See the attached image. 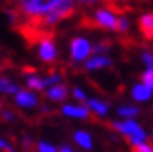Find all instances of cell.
I'll use <instances>...</instances> for the list:
<instances>
[{
	"label": "cell",
	"instance_id": "1",
	"mask_svg": "<svg viewBox=\"0 0 153 152\" xmlns=\"http://www.w3.org/2000/svg\"><path fill=\"white\" fill-rule=\"evenodd\" d=\"M60 0H5L4 2V11L9 14L12 21V26L16 27L26 19L46 16Z\"/></svg>",
	"mask_w": 153,
	"mask_h": 152
},
{
	"label": "cell",
	"instance_id": "2",
	"mask_svg": "<svg viewBox=\"0 0 153 152\" xmlns=\"http://www.w3.org/2000/svg\"><path fill=\"white\" fill-rule=\"evenodd\" d=\"M78 26L83 29H109L121 33V17H114L109 11H97L94 17L83 16Z\"/></svg>",
	"mask_w": 153,
	"mask_h": 152
},
{
	"label": "cell",
	"instance_id": "3",
	"mask_svg": "<svg viewBox=\"0 0 153 152\" xmlns=\"http://www.w3.org/2000/svg\"><path fill=\"white\" fill-rule=\"evenodd\" d=\"M112 128H116L117 132L124 133L126 140L129 144H145V132L141 130V126L134 123V121H123V123H111Z\"/></svg>",
	"mask_w": 153,
	"mask_h": 152
},
{
	"label": "cell",
	"instance_id": "4",
	"mask_svg": "<svg viewBox=\"0 0 153 152\" xmlns=\"http://www.w3.org/2000/svg\"><path fill=\"white\" fill-rule=\"evenodd\" d=\"M90 51H92L90 44H88V41H85L83 38H75L71 41V58L76 60V62H78V60H83Z\"/></svg>",
	"mask_w": 153,
	"mask_h": 152
},
{
	"label": "cell",
	"instance_id": "5",
	"mask_svg": "<svg viewBox=\"0 0 153 152\" xmlns=\"http://www.w3.org/2000/svg\"><path fill=\"white\" fill-rule=\"evenodd\" d=\"M138 29L146 41H153V12L143 14L138 19Z\"/></svg>",
	"mask_w": 153,
	"mask_h": 152
},
{
	"label": "cell",
	"instance_id": "6",
	"mask_svg": "<svg viewBox=\"0 0 153 152\" xmlns=\"http://www.w3.org/2000/svg\"><path fill=\"white\" fill-rule=\"evenodd\" d=\"M39 55H41V58L44 62H53L56 58V48L55 44L51 43V41H46V43L41 44V48H39Z\"/></svg>",
	"mask_w": 153,
	"mask_h": 152
},
{
	"label": "cell",
	"instance_id": "7",
	"mask_svg": "<svg viewBox=\"0 0 153 152\" xmlns=\"http://www.w3.org/2000/svg\"><path fill=\"white\" fill-rule=\"evenodd\" d=\"M17 104L19 106H26V108H31V106H36L38 104V98L34 94L27 93V91H21L17 94Z\"/></svg>",
	"mask_w": 153,
	"mask_h": 152
},
{
	"label": "cell",
	"instance_id": "8",
	"mask_svg": "<svg viewBox=\"0 0 153 152\" xmlns=\"http://www.w3.org/2000/svg\"><path fill=\"white\" fill-rule=\"evenodd\" d=\"M102 67H111V58L102 56V55H97V56L87 60V63H85V68H88V70H92V68H102Z\"/></svg>",
	"mask_w": 153,
	"mask_h": 152
},
{
	"label": "cell",
	"instance_id": "9",
	"mask_svg": "<svg viewBox=\"0 0 153 152\" xmlns=\"http://www.w3.org/2000/svg\"><path fill=\"white\" fill-rule=\"evenodd\" d=\"M66 94H68V91H66L65 86H55L46 93V96L49 99H53V101H63L66 98Z\"/></svg>",
	"mask_w": 153,
	"mask_h": 152
},
{
	"label": "cell",
	"instance_id": "10",
	"mask_svg": "<svg viewBox=\"0 0 153 152\" xmlns=\"http://www.w3.org/2000/svg\"><path fill=\"white\" fill-rule=\"evenodd\" d=\"M63 113L68 116H76V118H90V114L85 108H78V106H65Z\"/></svg>",
	"mask_w": 153,
	"mask_h": 152
},
{
	"label": "cell",
	"instance_id": "11",
	"mask_svg": "<svg viewBox=\"0 0 153 152\" xmlns=\"http://www.w3.org/2000/svg\"><path fill=\"white\" fill-rule=\"evenodd\" d=\"M150 96H152V91L148 87H145L143 84H140V86H136L133 89V98L136 101H148Z\"/></svg>",
	"mask_w": 153,
	"mask_h": 152
},
{
	"label": "cell",
	"instance_id": "12",
	"mask_svg": "<svg viewBox=\"0 0 153 152\" xmlns=\"http://www.w3.org/2000/svg\"><path fill=\"white\" fill-rule=\"evenodd\" d=\"M87 106L92 111H95L97 114H105L107 113V104L100 103V101H97V99H87Z\"/></svg>",
	"mask_w": 153,
	"mask_h": 152
},
{
	"label": "cell",
	"instance_id": "13",
	"mask_svg": "<svg viewBox=\"0 0 153 152\" xmlns=\"http://www.w3.org/2000/svg\"><path fill=\"white\" fill-rule=\"evenodd\" d=\"M75 140L83 147V149H92V140H90V135L85 133V132H76L75 133Z\"/></svg>",
	"mask_w": 153,
	"mask_h": 152
},
{
	"label": "cell",
	"instance_id": "14",
	"mask_svg": "<svg viewBox=\"0 0 153 152\" xmlns=\"http://www.w3.org/2000/svg\"><path fill=\"white\" fill-rule=\"evenodd\" d=\"M0 91L2 93H7V94H16L19 91V87L14 86L10 81H7L5 77H0Z\"/></svg>",
	"mask_w": 153,
	"mask_h": 152
},
{
	"label": "cell",
	"instance_id": "15",
	"mask_svg": "<svg viewBox=\"0 0 153 152\" xmlns=\"http://www.w3.org/2000/svg\"><path fill=\"white\" fill-rule=\"evenodd\" d=\"M111 44H112V41L111 39H102V41H99L95 46L92 48V53H102V51H107V50L111 48Z\"/></svg>",
	"mask_w": 153,
	"mask_h": 152
},
{
	"label": "cell",
	"instance_id": "16",
	"mask_svg": "<svg viewBox=\"0 0 153 152\" xmlns=\"http://www.w3.org/2000/svg\"><path fill=\"white\" fill-rule=\"evenodd\" d=\"M27 86L31 87V89H38V91H43L44 89V81H41L39 77L33 75L27 79Z\"/></svg>",
	"mask_w": 153,
	"mask_h": 152
},
{
	"label": "cell",
	"instance_id": "17",
	"mask_svg": "<svg viewBox=\"0 0 153 152\" xmlns=\"http://www.w3.org/2000/svg\"><path fill=\"white\" fill-rule=\"evenodd\" d=\"M141 81H143V86L148 87V89L153 93V70H146V72H145V74L141 75Z\"/></svg>",
	"mask_w": 153,
	"mask_h": 152
},
{
	"label": "cell",
	"instance_id": "18",
	"mask_svg": "<svg viewBox=\"0 0 153 152\" xmlns=\"http://www.w3.org/2000/svg\"><path fill=\"white\" fill-rule=\"evenodd\" d=\"M117 113H119L121 116H136V114L140 113V109L133 108V106H123V108L117 109Z\"/></svg>",
	"mask_w": 153,
	"mask_h": 152
},
{
	"label": "cell",
	"instance_id": "19",
	"mask_svg": "<svg viewBox=\"0 0 153 152\" xmlns=\"http://www.w3.org/2000/svg\"><path fill=\"white\" fill-rule=\"evenodd\" d=\"M143 62H145V65L148 67V70H153V53L145 51V53H143Z\"/></svg>",
	"mask_w": 153,
	"mask_h": 152
},
{
	"label": "cell",
	"instance_id": "20",
	"mask_svg": "<svg viewBox=\"0 0 153 152\" xmlns=\"http://www.w3.org/2000/svg\"><path fill=\"white\" fill-rule=\"evenodd\" d=\"M38 150L39 152H56V149L53 145H49V144H46V142H41L38 145Z\"/></svg>",
	"mask_w": 153,
	"mask_h": 152
},
{
	"label": "cell",
	"instance_id": "21",
	"mask_svg": "<svg viewBox=\"0 0 153 152\" xmlns=\"http://www.w3.org/2000/svg\"><path fill=\"white\" fill-rule=\"evenodd\" d=\"M73 96H75L78 101H82V103H87V98H85V94H83L80 89H73Z\"/></svg>",
	"mask_w": 153,
	"mask_h": 152
},
{
	"label": "cell",
	"instance_id": "22",
	"mask_svg": "<svg viewBox=\"0 0 153 152\" xmlns=\"http://www.w3.org/2000/svg\"><path fill=\"white\" fill-rule=\"evenodd\" d=\"M22 145H24L26 150H33V142H31V138H24L22 140Z\"/></svg>",
	"mask_w": 153,
	"mask_h": 152
},
{
	"label": "cell",
	"instance_id": "23",
	"mask_svg": "<svg viewBox=\"0 0 153 152\" xmlns=\"http://www.w3.org/2000/svg\"><path fill=\"white\" fill-rule=\"evenodd\" d=\"M2 118H4V120H12V118H14V114H12V111H4Z\"/></svg>",
	"mask_w": 153,
	"mask_h": 152
},
{
	"label": "cell",
	"instance_id": "24",
	"mask_svg": "<svg viewBox=\"0 0 153 152\" xmlns=\"http://www.w3.org/2000/svg\"><path fill=\"white\" fill-rule=\"evenodd\" d=\"M78 2H82V4H85V5H92V4H95V2H99V0H78Z\"/></svg>",
	"mask_w": 153,
	"mask_h": 152
},
{
	"label": "cell",
	"instance_id": "25",
	"mask_svg": "<svg viewBox=\"0 0 153 152\" xmlns=\"http://www.w3.org/2000/svg\"><path fill=\"white\" fill-rule=\"evenodd\" d=\"M60 152H73V150H71L70 147H66V145H63V147H61V149H60Z\"/></svg>",
	"mask_w": 153,
	"mask_h": 152
},
{
	"label": "cell",
	"instance_id": "26",
	"mask_svg": "<svg viewBox=\"0 0 153 152\" xmlns=\"http://www.w3.org/2000/svg\"><path fill=\"white\" fill-rule=\"evenodd\" d=\"M5 147H7V144L4 140H0V149H5Z\"/></svg>",
	"mask_w": 153,
	"mask_h": 152
},
{
	"label": "cell",
	"instance_id": "27",
	"mask_svg": "<svg viewBox=\"0 0 153 152\" xmlns=\"http://www.w3.org/2000/svg\"><path fill=\"white\" fill-rule=\"evenodd\" d=\"M0 108H2V104H0Z\"/></svg>",
	"mask_w": 153,
	"mask_h": 152
}]
</instances>
